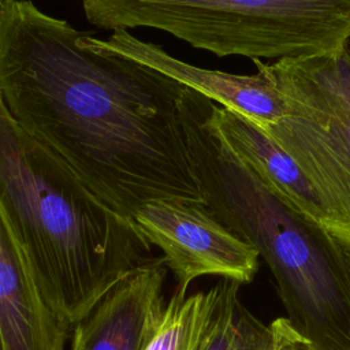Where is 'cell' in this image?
<instances>
[{"label":"cell","instance_id":"obj_1","mask_svg":"<svg viewBox=\"0 0 350 350\" xmlns=\"http://www.w3.org/2000/svg\"><path fill=\"white\" fill-rule=\"evenodd\" d=\"M31 0H0V96L11 116L56 153L107 206L201 201L180 119L185 85L94 48Z\"/></svg>","mask_w":350,"mask_h":350},{"label":"cell","instance_id":"obj_2","mask_svg":"<svg viewBox=\"0 0 350 350\" xmlns=\"http://www.w3.org/2000/svg\"><path fill=\"white\" fill-rule=\"evenodd\" d=\"M213 101L185 88L180 119L204 205L268 265L288 321L313 350H350V258L325 228L272 191L226 144Z\"/></svg>","mask_w":350,"mask_h":350},{"label":"cell","instance_id":"obj_3","mask_svg":"<svg viewBox=\"0 0 350 350\" xmlns=\"http://www.w3.org/2000/svg\"><path fill=\"white\" fill-rule=\"evenodd\" d=\"M0 206L51 308L70 325L141 264L152 246L101 202L0 96Z\"/></svg>","mask_w":350,"mask_h":350},{"label":"cell","instance_id":"obj_4","mask_svg":"<svg viewBox=\"0 0 350 350\" xmlns=\"http://www.w3.org/2000/svg\"><path fill=\"white\" fill-rule=\"evenodd\" d=\"M105 30L150 27L216 56L279 60L350 40V0H81Z\"/></svg>","mask_w":350,"mask_h":350},{"label":"cell","instance_id":"obj_5","mask_svg":"<svg viewBox=\"0 0 350 350\" xmlns=\"http://www.w3.org/2000/svg\"><path fill=\"white\" fill-rule=\"evenodd\" d=\"M284 101V116L261 127L319 196L329 234L350 250V40L316 56L260 60Z\"/></svg>","mask_w":350,"mask_h":350},{"label":"cell","instance_id":"obj_6","mask_svg":"<svg viewBox=\"0 0 350 350\" xmlns=\"http://www.w3.org/2000/svg\"><path fill=\"white\" fill-rule=\"evenodd\" d=\"M150 246H157L176 288L187 293L201 276L249 283L257 273V250L220 223L201 201L164 198L144 204L131 217Z\"/></svg>","mask_w":350,"mask_h":350},{"label":"cell","instance_id":"obj_7","mask_svg":"<svg viewBox=\"0 0 350 350\" xmlns=\"http://www.w3.org/2000/svg\"><path fill=\"white\" fill-rule=\"evenodd\" d=\"M85 41L98 49L115 52L150 66L176 79L182 85L200 92L220 107L235 111L260 127L278 123L284 116V101L275 82L262 68L260 60H253L257 72L239 75L219 70L193 66L171 56L163 46L146 42L127 30H116L104 40L85 33Z\"/></svg>","mask_w":350,"mask_h":350},{"label":"cell","instance_id":"obj_8","mask_svg":"<svg viewBox=\"0 0 350 350\" xmlns=\"http://www.w3.org/2000/svg\"><path fill=\"white\" fill-rule=\"evenodd\" d=\"M164 280L161 257L133 269L74 324L71 350H145L165 308Z\"/></svg>","mask_w":350,"mask_h":350},{"label":"cell","instance_id":"obj_9","mask_svg":"<svg viewBox=\"0 0 350 350\" xmlns=\"http://www.w3.org/2000/svg\"><path fill=\"white\" fill-rule=\"evenodd\" d=\"M70 328L45 299L0 206V350H64Z\"/></svg>","mask_w":350,"mask_h":350},{"label":"cell","instance_id":"obj_10","mask_svg":"<svg viewBox=\"0 0 350 350\" xmlns=\"http://www.w3.org/2000/svg\"><path fill=\"white\" fill-rule=\"evenodd\" d=\"M212 120L231 150L272 191L328 231V216L312 185L295 161L260 126L216 103L212 105Z\"/></svg>","mask_w":350,"mask_h":350},{"label":"cell","instance_id":"obj_11","mask_svg":"<svg viewBox=\"0 0 350 350\" xmlns=\"http://www.w3.org/2000/svg\"><path fill=\"white\" fill-rule=\"evenodd\" d=\"M216 295V286L190 295L175 287L145 350H201Z\"/></svg>","mask_w":350,"mask_h":350},{"label":"cell","instance_id":"obj_12","mask_svg":"<svg viewBox=\"0 0 350 350\" xmlns=\"http://www.w3.org/2000/svg\"><path fill=\"white\" fill-rule=\"evenodd\" d=\"M216 304L201 350H260L268 335L241 301L239 283L223 279L216 284Z\"/></svg>","mask_w":350,"mask_h":350},{"label":"cell","instance_id":"obj_13","mask_svg":"<svg viewBox=\"0 0 350 350\" xmlns=\"http://www.w3.org/2000/svg\"><path fill=\"white\" fill-rule=\"evenodd\" d=\"M260 350H313L310 343L286 317L268 324V335Z\"/></svg>","mask_w":350,"mask_h":350},{"label":"cell","instance_id":"obj_14","mask_svg":"<svg viewBox=\"0 0 350 350\" xmlns=\"http://www.w3.org/2000/svg\"><path fill=\"white\" fill-rule=\"evenodd\" d=\"M349 258H350V250H349Z\"/></svg>","mask_w":350,"mask_h":350}]
</instances>
